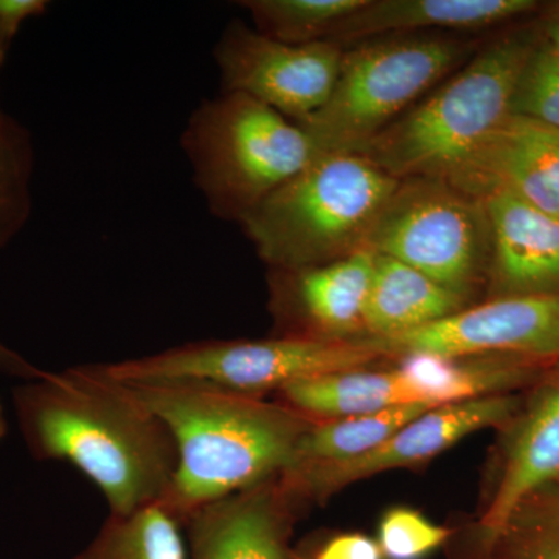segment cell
Segmentation results:
<instances>
[{"label": "cell", "mask_w": 559, "mask_h": 559, "mask_svg": "<svg viewBox=\"0 0 559 559\" xmlns=\"http://www.w3.org/2000/svg\"><path fill=\"white\" fill-rule=\"evenodd\" d=\"M14 412L33 457L70 463L100 489L109 514L159 503L170 489L178 466L170 429L98 366L25 381L14 389Z\"/></svg>", "instance_id": "6da1fadb"}, {"label": "cell", "mask_w": 559, "mask_h": 559, "mask_svg": "<svg viewBox=\"0 0 559 559\" xmlns=\"http://www.w3.org/2000/svg\"><path fill=\"white\" fill-rule=\"evenodd\" d=\"M127 385L175 440L178 466L159 503L182 525L201 507L277 477L314 423L282 401L210 385Z\"/></svg>", "instance_id": "7a4b0ae2"}, {"label": "cell", "mask_w": 559, "mask_h": 559, "mask_svg": "<svg viewBox=\"0 0 559 559\" xmlns=\"http://www.w3.org/2000/svg\"><path fill=\"white\" fill-rule=\"evenodd\" d=\"M536 44V25L500 36L358 154L399 180H447L513 114Z\"/></svg>", "instance_id": "3957f363"}, {"label": "cell", "mask_w": 559, "mask_h": 559, "mask_svg": "<svg viewBox=\"0 0 559 559\" xmlns=\"http://www.w3.org/2000/svg\"><path fill=\"white\" fill-rule=\"evenodd\" d=\"M399 182L362 154H319L240 226L270 270L333 263L367 249Z\"/></svg>", "instance_id": "277c9868"}, {"label": "cell", "mask_w": 559, "mask_h": 559, "mask_svg": "<svg viewBox=\"0 0 559 559\" xmlns=\"http://www.w3.org/2000/svg\"><path fill=\"white\" fill-rule=\"evenodd\" d=\"M180 146L210 212L238 224L320 154L300 124L238 92L198 106Z\"/></svg>", "instance_id": "5b68a950"}, {"label": "cell", "mask_w": 559, "mask_h": 559, "mask_svg": "<svg viewBox=\"0 0 559 559\" xmlns=\"http://www.w3.org/2000/svg\"><path fill=\"white\" fill-rule=\"evenodd\" d=\"M466 53L443 36L355 44L342 55L329 102L300 124L323 153H355L432 91Z\"/></svg>", "instance_id": "8992f818"}, {"label": "cell", "mask_w": 559, "mask_h": 559, "mask_svg": "<svg viewBox=\"0 0 559 559\" xmlns=\"http://www.w3.org/2000/svg\"><path fill=\"white\" fill-rule=\"evenodd\" d=\"M381 358L364 337L308 341L272 336L189 342L156 355L97 366L110 380L123 384L187 382L263 399V393L280 392L294 382L364 369Z\"/></svg>", "instance_id": "52a82bcc"}, {"label": "cell", "mask_w": 559, "mask_h": 559, "mask_svg": "<svg viewBox=\"0 0 559 559\" xmlns=\"http://www.w3.org/2000/svg\"><path fill=\"white\" fill-rule=\"evenodd\" d=\"M367 249L409 264L468 299L488 282L491 231L480 201L447 180H400L382 207Z\"/></svg>", "instance_id": "ba28073f"}, {"label": "cell", "mask_w": 559, "mask_h": 559, "mask_svg": "<svg viewBox=\"0 0 559 559\" xmlns=\"http://www.w3.org/2000/svg\"><path fill=\"white\" fill-rule=\"evenodd\" d=\"M342 55L329 40L286 44L241 21L230 22L215 47L223 92L248 95L297 124L329 102Z\"/></svg>", "instance_id": "9c48e42d"}, {"label": "cell", "mask_w": 559, "mask_h": 559, "mask_svg": "<svg viewBox=\"0 0 559 559\" xmlns=\"http://www.w3.org/2000/svg\"><path fill=\"white\" fill-rule=\"evenodd\" d=\"M520 395L441 404L412 419L377 450L360 457L278 474L283 489L304 509L323 502L355 481L390 469L412 468L443 454L471 433L488 428H506L521 409Z\"/></svg>", "instance_id": "30bf717a"}, {"label": "cell", "mask_w": 559, "mask_h": 559, "mask_svg": "<svg viewBox=\"0 0 559 559\" xmlns=\"http://www.w3.org/2000/svg\"><path fill=\"white\" fill-rule=\"evenodd\" d=\"M382 358L520 355L559 358V296L500 297L399 336L364 337Z\"/></svg>", "instance_id": "8fae6325"}, {"label": "cell", "mask_w": 559, "mask_h": 559, "mask_svg": "<svg viewBox=\"0 0 559 559\" xmlns=\"http://www.w3.org/2000/svg\"><path fill=\"white\" fill-rule=\"evenodd\" d=\"M374 252L299 270H271L274 336L308 341H355L364 333V310L373 277Z\"/></svg>", "instance_id": "7c38bea8"}, {"label": "cell", "mask_w": 559, "mask_h": 559, "mask_svg": "<svg viewBox=\"0 0 559 559\" xmlns=\"http://www.w3.org/2000/svg\"><path fill=\"white\" fill-rule=\"evenodd\" d=\"M447 182L477 201L507 193L559 218V130L511 114Z\"/></svg>", "instance_id": "4fadbf2b"}, {"label": "cell", "mask_w": 559, "mask_h": 559, "mask_svg": "<svg viewBox=\"0 0 559 559\" xmlns=\"http://www.w3.org/2000/svg\"><path fill=\"white\" fill-rule=\"evenodd\" d=\"M301 507L278 476L201 507L183 524L190 559H290Z\"/></svg>", "instance_id": "5bb4252c"}, {"label": "cell", "mask_w": 559, "mask_h": 559, "mask_svg": "<svg viewBox=\"0 0 559 559\" xmlns=\"http://www.w3.org/2000/svg\"><path fill=\"white\" fill-rule=\"evenodd\" d=\"M530 389L503 428L495 488L473 536L495 532L527 496L559 480V358Z\"/></svg>", "instance_id": "9a60e30c"}, {"label": "cell", "mask_w": 559, "mask_h": 559, "mask_svg": "<svg viewBox=\"0 0 559 559\" xmlns=\"http://www.w3.org/2000/svg\"><path fill=\"white\" fill-rule=\"evenodd\" d=\"M491 231L489 299L559 296V218L507 193L480 200Z\"/></svg>", "instance_id": "2e32d148"}, {"label": "cell", "mask_w": 559, "mask_h": 559, "mask_svg": "<svg viewBox=\"0 0 559 559\" xmlns=\"http://www.w3.org/2000/svg\"><path fill=\"white\" fill-rule=\"evenodd\" d=\"M539 10L535 0H366L334 28L329 43L344 47L390 33L496 27Z\"/></svg>", "instance_id": "e0dca14e"}, {"label": "cell", "mask_w": 559, "mask_h": 559, "mask_svg": "<svg viewBox=\"0 0 559 559\" xmlns=\"http://www.w3.org/2000/svg\"><path fill=\"white\" fill-rule=\"evenodd\" d=\"M555 360L520 355L444 358L418 353L400 358L396 370L417 403L441 406L532 388Z\"/></svg>", "instance_id": "ac0fdd59"}, {"label": "cell", "mask_w": 559, "mask_h": 559, "mask_svg": "<svg viewBox=\"0 0 559 559\" xmlns=\"http://www.w3.org/2000/svg\"><path fill=\"white\" fill-rule=\"evenodd\" d=\"M466 299L390 257L374 253L364 337L399 336L439 322L465 308Z\"/></svg>", "instance_id": "d6986e66"}, {"label": "cell", "mask_w": 559, "mask_h": 559, "mask_svg": "<svg viewBox=\"0 0 559 559\" xmlns=\"http://www.w3.org/2000/svg\"><path fill=\"white\" fill-rule=\"evenodd\" d=\"M278 399L314 421L373 414L404 404H423L415 401L396 369L322 374L280 390Z\"/></svg>", "instance_id": "ffe728a7"}, {"label": "cell", "mask_w": 559, "mask_h": 559, "mask_svg": "<svg viewBox=\"0 0 559 559\" xmlns=\"http://www.w3.org/2000/svg\"><path fill=\"white\" fill-rule=\"evenodd\" d=\"M432 407L436 406L404 404L373 414L314 421L301 436L288 466L283 471L330 465L360 457L380 448L407 423Z\"/></svg>", "instance_id": "44dd1931"}, {"label": "cell", "mask_w": 559, "mask_h": 559, "mask_svg": "<svg viewBox=\"0 0 559 559\" xmlns=\"http://www.w3.org/2000/svg\"><path fill=\"white\" fill-rule=\"evenodd\" d=\"M457 559H559V480L536 489Z\"/></svg>", "instance_id": "7402d4cb"}, {"label": "cell", "mask_w": 559, "mask_h": 559, "mask_svg": "<svg viewBox=\"0 0 559 559\" xmlns=\"http://www.w3.org/2000/svg\"><path fill=\"white\" fill-rule=\"evenodd\" d=\"M182 528L160 503L127 516L109 514L95 538L72 559H190Z\"/></svg>", "instance_id": "603a6c76"}, {"label": "cell", "mask_w": 559, "mask_h": 559, "mask_svg": "<svg viewBox=\"0 0 559 559\" xmlns=\"http://www.w3.org/2000/svg\"><path fill=\"white\" fill-rule=\"evenodd\" d=\"M366 0H245L253 28L286 44L330 40L334 28Z\"/></svg>", "instance_id": "cb8c5ba5"}, {"label": "cell", "mask_w": 559, "mask_h": 559, "mask_svg": "<svg viewBox=\"0 0 559 559\" xmlns=\"http://www.w3.org/2000/svg\"><path fill=\"white\" fill-rule=\"evenodd\" d=\"M33 168L32 134L7 114L0 120V250L24 229L31 216Z\"/></svg>", "instance_id": "d4e9b609"}, {"label": "cell", "mask_w": 559, "mask_h": 559, "mask_svg": "<svg viewBox=\"0 0 559 559\" xmlns=\"http://www.w3.org/2000/svg\"><path fill=\"white\" fill-rule=\"evenodd\" d=\"M452 538V530L407 507L382 514L377 543L384 559H428Z\"/></svg>", "instance_id": "484cf974"}, {"label": "cell", "mask_w": 559, "mask_h": 559, "mask_svg": "<svg viewBox=\"0 0 559 559\" xmlns=\"http://www.w3.org/2000/svg\"><path fill=\"white\" fill-rule=\"evenodd\" d=\"M513 114L532 117L559 130V58L536 44L522 70Z\"/></svg>", "instance_id": "4316f807"}, {"label": "cell", "mask_w": 559, "mask_h": 559, "mask_svg": "<svg viewBox=\"0 0 559 559\" xmlns=\"http://www.w3.org/2000/svg\"><path fill=\"white\" fill-rule=\"evenodd\" d=\"M293 559H384L377 539L364 533H340L311 550H293Z\"/></svg>", "instance_id": "83f0119b"}, {"label": "cell", "mask_w": 559, "mask_h": 559, "mask_svg": "<svg viewBox=\"0 0 559 559\" xmlns=\"http://www.w3.org/2000/svg\"><path fill=\"white\" fill-rule=\"evenodd\" d=\"M47 7L44 0H0V69L24 22L46 13Z\"/></svg>", "instance_id": "f1b7e54d"}, {"label": "cell", "mask_w": 559, "mask_h": 559, "mask_svg": "<svg viewBox=\"0 0 559 559\" xmlns=\"http://www.w3.org/2000/svg\"><path fill=\"white\" fill-rule=\"evenodd\" d=\"M0 371L11 377L22 378L24 381L36 380L46 373V370L32 366L20 353L7 347L2 340H0Z\"/></svg>", "instance_id": "f546056e"}, {"label": "cell", "mask_w": 559, "mask_h": 559, "mask_svg": "<svg viewBox=\"0 0 559 559\" xmlns=\"http://www.w3.org/2000/svg\"><path fill=\"white\" fill-rule=\"evenodd\" d=\"M539 46L559 58V7L546 20L536 25Z\"/></svg>", "instance_id": "4dcf8cb0"}, {"label": "cell", "mask_w": 559, "mask_h": 559, "mask_svg": "<svg viewBox=\"0 0 559 559\" xmlns=\"http://www.w3.org/2000/svg\"><path fill=\"white\" fill-rule=\"evenodd\" d=\"M7 430H9V426H7L5 411H3L2 400H0V441L7 436Z\"/></svg>", "instance_id": "1f68e13d"}, {"label": "cell", "mask_w": 559, "mask_h": 559, "mask_svg": "<svg viewBox=\"0 0 559 559\" xmlns=\"http://www.w3.org/2000/svg\"><path fill=\"white\" fill-rule=\"evenodd\" d=\"M5 116H7V114L3 112L2 106H0V120H2L3 117H5Z\"/></svg>", "instance_id": "d6a6232c"}, {"label": "cell", "mask_w": 559, "mask_h": 559, "mask_svg": "<svg viewBox=\"0 0 559 559\" xmlns=\"http://www.w3.org/2000/svg\"><path fill=\"white\" fill-rule=\"evenodd\" d=\"M290 559H293V558H290Z\"/></svg>", "instance_id": "836d02e7"}]
</instances>
